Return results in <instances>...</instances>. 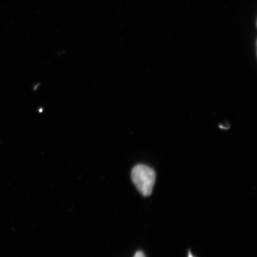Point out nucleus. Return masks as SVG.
I'll return each instance as SVG.
<instances>
[{"label": "nucleus", "instance_id": "nucleus-1", "mask_svg": "<svg viewBox=\"0 0 257 257\" xmlns=\"http://www.w3.org/2000/svg\"><path fill=\"white\" fill-rule=\"evenodd\" d=\"M131 178L141 194L148 197L152 194L156 182V173L153 169L144 165H137L132 170Z\"/></svg>", "mask_w": 257, "mask_h": 257}, {"label": "nucleus", "instance_id": "nucleus-2", "mask_svg": "<svg viewBox=\"0 0 257 257\" xmlns=\"http://www.w3.org/2000/svg\"><path fill=\"white\" fill-rule=\"evenodd\" d=\"M134 257H146L144 253L141 251H138L136 253Z\"/></svg>", "mask_w": 257, "mask_h": 257}, {"label": "nucleus", "instance_id": "nucleus-3", "mask_svg": "<svg viewBox=\"0 0 257 257\" xmlns=\"http://www.w3.org/2000/svg\"><path fill=\"white\" fill-rule=\"evenodd\" d=\"M188 257H194V256L192 255V254L191 253V252H189V253H188Z\"/></svg>", "mask_w": 257, "mask_h": 257}]
</instances>
